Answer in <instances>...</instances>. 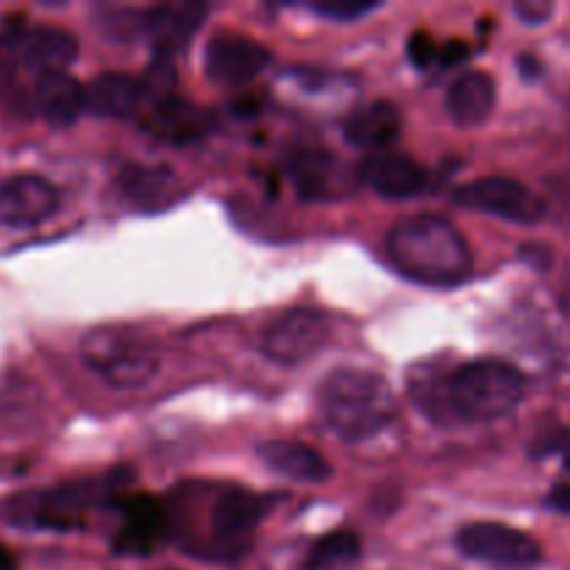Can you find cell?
Instances as JSON below:
<instances>
[{
	"mask_svg": "<svg viewBox=\"0 0 570 570\" xmlns=\"http://www.w3.org/2000/svg\"><path fill=\"white\" fill-rule=\"evenodd\" d=\"M387 256L401 276L426 287H456L473 273L471 245L440 215L395 223L387 234Z\"/></svg>",
	"mask_w": 570,
	"mask_h": 570,
	"instance_id": "cell-1",
	"label": "cell"
},
{
	"mask_svg": "<svg viewBox=\"0 0 570 570\" xmlns=\"http://www.w3.org/2000/svg\"><path fill=\"white\" fill-rule=\"evenodd\" d=\"M317 412L337 438L362 443L382 434L399 417V401L379 373L340 367L317 387Z\"/></svg>",
	"mask_w": 570,
	"mask_h": 570,
	"instance_id": "cell-2",
	"label": "cell"
},
{
	"mask_svg": "<svg viewBox=\"0 0 570 570\" xmlns=\"http://www.w3.org/2000/svg\"><path fill=\"white\" fill-rule=\"evenodd\" d=\"M523 395H527L523 373L499 360L468 362L454 367L449 379V401L456 421H499L521 406Z\"/></svg>",
	"mask_w": 570,
	"mask_h": 570,
	"instance_id": "cell-3",
	"label": "cell"
},
{
	"mask_svg": "<svg viewBox=\"0 0 570 570\" xmlns=\"http://www.w3.org/2000/svg\"><path fill=\"white\" fill-rule=\"evenodd\" d=\"M267 515V501L248 488L217 490L209 507V532L189 554L212 562H239L250 551L254 532Z\"/></svg>",
	"mask_w": 570,
	"mask_h": 570,
	"instance_id": "cell-4",
	"label": "cell"
},
{
	"mask_svg": "<svg viewBox=\"0 0 570 570\" xmlns=\"http://www.w3.org/2000/svg\"><path fill=\"white\" fill-rule=\"evenodd\" d=\"M81 360L104 382L120 390L145 387L159 373V354L154 343L137 332L117 326L92 328L81 340Z\"/></svg>",
	"mask_w": 570,
	"mask_h": 570,
	"instance_id": "cell-5",
	"label": "cell"
},
{
	"mask_svg": "<svg viewBox=\"0 0 570 570\" xmlns=\"http://www.w3.org/2000/svg\"><path fill=\"white\" fill-rule=\"evenodd\" d=\"M117 501L120 499H117L115 479H104V482H67L14 501L17 510L11 515H14V521L28 523V527L70 532V529H81L87 523V512L92 507H117Z\"/></svg>",
	"mask_w": 570,
	"mask_h": 570,
	"instance_id": "cell-6",
	"label": "cell"
},
{
	"mask_svg": "<svg viewBox=\"0 0 570 570\" xmlns=\"http://www.w3.org/2000/svg\"><path fill=\"white\" fill-rule=\"evenodd\" d=\"M456 549L479 566L499 570H532L543 562V549L532 534L507 523H471L456 532Z\"/></svg>",
	"mask_w": 570,
	"mask_h": 570,
	"instance_id": "cell-7",
	"label": "cell"
},
{
	"mask_svg": "<svg viewBox=\"0 0 570 570\" xmlns=\"http://www.w3.org/2000/svg\"><path fill=\"white\" fill-rule=\"evenodd\" d=\"M454 200L465 209L501 217V220L518 223V226H534L546 215V204L540 200V195H534L527 184L515 181V178H476L456 189Z\"/></svg>",
	"mask_w": 570,
	"mask_h": 570,
	"instance_id": "cell-8",
	"label": "cell"
},
{
	"mask_svg": "<svg viewBox=\"0 0 570 570\" xmlns=\"http://www.w3.org/2000/svg\"><path fill=\"white\" fill-rule=\"evenodd\" d=\"M332 340V321L315 309H293L267 323L262 332V351L278 365H301L326 348Z\"/></svg>",
	"mask_w": 570,
	"mask_h": 570,
	"instance_id": "cell-9",
	"label": "cell"
},
{
	"mask_svg": "<svg viewBox=\"0 0 570 570\" xmlns=\"http://www.w3.org/2000/svg\"><path fill=\"white\" fill-rule=\"evenodd\" d=\"M284 167H287L295 193L304 200L345 198L360 181V170L354 173L332 150L315 148V145H301V148L289 150Z\"/></svg>",
	"mask_w": 570,
	"mask_h": 570,
	"instance_id": "cell-10",
	"label": "cell"
},
{
	"mask_svg": "<svg viewBox=\"0 0 570 570\" xmlns=\"http://www.w3.org/2000/svg\"><path fill=\"white\" fill-rule=\"evenodd\" d=\"M120 529L115 534V554L120 557H150L167 543L173 534L170 510L150 495H131L117 501Z\"/></svg>",
	"mask_w": 570,
	"mask_h": 570,
	"instance_id": "cell-11",
	"label": "cell"
},
{
	"mask_svg": "<svg viewBox=\"0 0 570 570\" xmlns=\"http://www.w3.org/2000/svg\"><path fill=\"white\" fill-rule=\"evenodd\" d=\"M59 212V189L42 176L20 173L0 181V228H33Z\"/></svg>",
	"mask_w": 570,
	"mask_h": 570,
	"instance_id": "cell-12",
	"label": "cell"
},
{
	"mask_svg": "<svg viewBox=\"0 0 570 570\" xmlns=\"http://www.w3.org/2000/svg\"><path fill=\"white\" fill-rule=\"evenodd\" d=\"M271 65V50L245 33L220 31L206 45V72L212 81L239 87L259 76Z\"/></svg>",
	"mask_w": 570,
	"mask_h": 570,
	"instance_id": "cell-13",
	"label": "cell"
},
{
	"mask_svg": "<svg viewBox=\"0 0 570 570\" xmlns=\"http://www.w3.org/2000/svg\"><path fill=\"white\" fill-rule=\"evenodd\" d=\"M360 181L387 200H406L429 187V173L404 154H367L360 165Z\"/></svg>",
	"mask_w": 570,
	"mask_h": 570,
	"instance_id": "cell-14",
	"label": "cell"
},
{
	"mask_svg": "<svg viewBox=\"0 0 570 570\" xmlns=\"http://www.w3.org/2000/svg\"><path fill=\"white\" fill-rule=\"evenodd\" d=\"M206 17L204 3H181V6H156L145 9L142 17V37L154 42L156 53L170 59L176 50L189 42L198 26Z\"/></svg>",
	"mask_w": 570,
	"mask_h": 570,
	"instance_id": "cell-15",
	"label": "cell"
},
{
	"mask_svg": "<svg viewBox=\"0 0 570 570\" xmlns=\"http://www.w3.org/2000/svg\"><path fill=\"white\" fill-rule=\"evenodd\" d=\"M78 59V42L70 31L53 26L26 28L20 39V65L26 70L48 76V72H67V67Z\"/></svg>",
	"mask_w": 570,
	"mask_h": 570,
	"instance_id": "cell-16",
	"label": "cell"
},
{
	"mask_svg": "<svg viewBox=\"0 0 570 570\" xmlns=\"http://www.w3.org/2000/svg\"><path fill=\"white\" fill-rule=\"evenodd\" d=\"M345 142L367 154H382L399 139L401 134V111L390 100H371L351 111L343 126Z\"/></svg>",
	"mask_w": 570,
	"mask_h": 570,
	"instance_id": "cell-17",
	"label": "cell"
},
{
	"mask_svg": "<svg viewBox=\"0 0 570 570\" xmlns=\"http://www.w3.org/2000/svg\"><path fill=\"white\" fill-rule=\"evenodd\" d=\"M145 126H148L154 137L165 139V142L189 145L209 134L212 117L195 104H189V100L173 95V98H165L150 106Z\"/></svg>",
	"mask_w": 570,
	"mask_h": 570,
	"instance_id": "cell-18",
	"label": "cell"
},
{
	"mask_svg": "<svg viewBox=\"0 0 570 570\" xmlns=\"http://www.w3.org/2000/svg\"><path fill=\"white\" fill-rule=\"evenodd\" d=\"M178 181L170 167L161 165H126L120 170V193L131 206L142 212H159L178 200Z\"/></svg>",
	"mask_w": 570,
	"mask_h": 570,
	"instance_id": "cell-19",
	"label": "cell"
},
{
	"mask_svg": "<svg viewBox=\"0 0 570 570\" xmlns=\"http://www.w3.org/2000/svg\"><path fill=\"white\" fill-rule=\"evenodd\" d=\"M259 460L271 468L276 476L301 484H321L332 476V465L323 460L321 451L298 440H271L259 449Z\"/></svg>",
	"mask_w": 570,
	"mask_h": 570,
	"instance_id": "cell-20",
	"label": "cell"
},
{
	"mask_svg": "<svg viewBox=\"0 0 570 570\" xmlns=\"http://www.w3.org/2000/svg\"><path fill=\"white\" fill-rule=\"evenodd\" d=\"M33 104L50 126L65 128L87 111V89L70 72H48V76L37 78Z\"/></svg>",
	"mask_w": 570,
	"mask_h": 570,
	"instance_id": "cell-21",
	"label": "cell"
},
{
	"mask_svg": "<svg viewBox=\"0 0 570 570\" xmlns=\"http://www.w3.org/2000/svg\"><path fill=\"white\" fill-rule=\"evenodd\" d=\"M495 106V81L488 72L471 70L445 92V109L460 126H482Z\"/></svg>",
	"mask_w": 570,
	"mask_h": 570,
	"instance_id": "cell-22",
	"label": "cell"
},
{
	"mask_svg": "<svg viewBox=\"0 0 570 570\" xmlns=\"http://www.w3.org/2000/svg\"><path fill=\"white\" fill-rule=\"evenodd\" d=\"M142 100V81L126 76V72H104L87 87V109L98 117H109V120L131 117Z\"/></svg>",
	"mask_w": 570,
	"mask_h": 570,
	"instance_id": "cell-23",
	"label": "cell"
},
{
	"mask_svg": "<svg viewBox=\"0 0 570 570\" xmlns=\"http://www.w3.org/2000/svg\"><path fill=\"white\" fill-rule=\"evenodd\" d=\"M362 554L360 534L340 529V532H328L317 540L306 554L304 570H348L356 566Z\"/></svg>",
	"mask_w": 570,
	"mask_h": 570,
	"instance_id": "cell-24",
	"label": "cell"
},
{
	"mask_svg": "<svg viewBox=\"0 0 570 570\" xmlns=\"http://www.w3.org/2000/svg\"><path fill=\"white\" fill-rule=\"evenodd\" d=\"M26 33L22 22L17 17L6 20L0 31V89H6L14 78V61H20V39Z\"/></svg>",
	"mask_w": 570,
	"mask_h": 570,
	"instance_id": "cell-25",
	"label": "cell"
},
{
	"mask_svg": "<svg viewBox=\"0 0 570 570\" xmlns=\"http://www.w3.org/2000/svg\"><path fill=\"white\" fill-rule=\"evenodd\" d=\"M376 6L379 3H371V0H315V3H312V11L321 17H328V20L351 22L371 14Z\"/></svg>",
	"mask_w": 570,
	"mask_h": 570,
	"instance_id": "cell-26",
	"label": "cell"
},
{
	"mask_svg": "<svg viewBox=\"0 0 570 570\" xmlns=\"http://www.w3.org/2000/svg\"><path fill=\"white\" fill-rule=\"evenodd\" d=\"M438 45L432 42V37L423 31H417L415 37L410 39V59L415 61L417 67H429L434 59H438Z\"/></svg>",
	"mask_w": 570,
	"mask_h": 570,
	"instance_id": "cell-27",
	"label": "cell"
},
{
	"mask_svg": "<svg viewBox=\"0 0 570 570\" xmlns=\"http://www.w3.org/2000/svg\"><path fill=\"white\" fill-rule=\"evenodd\" d=\"M515 11L523 17V20L529 22V26H540V22L549 20L551 11H554V6L543 3V0H540V3H518Z\"/></svg>",
	"mask_w": 570,
	"mask_h": 570,
	"instance_id": "cell-28",
	"label": "cell"
},
{
	"mask_svg": "<svg viewBox=\"0 0 570 570\" xmlns=\"http://www.w3.org/2000/svg\"><path fill=\"white\" fill-rule=\"evenodd\" d=\"M549 507H554L562 515H570V484H560V488L551 490Z\"/></svg>",
	"mask_w": 570,
	"mask_h": 570,
	"instance_id": "cell-29",
	"label": "cell"
},
{
	"mask_svg": "<svg viewBox=\"0 0 570 570\" xmlns=\"http://www.w3.org/2000/svg\"><path fill=\"white\" fill-rule=\"evenodd\" d=\"M560 309H562V315H566V321L570 323V267H568L566 278H562V287H560Z\"/></svg>",
	"mask_w": 570,
	"mask_h": 570,
	"instance_id": "cell-30",
	"label": "cell"
},
{
	"mask_svg": "<svg viewBox=\"0 0 570 570\" xmlns=\"http://www.w3.org/2000/svg\"><path fill=\"white\" fill-rule=\"evenodd\" d=\"M0 570H17L14 557H11V551L3 549V546H0Z\"/></svg>",
	"mask_w": 570,
	"mask_h": 570,
	"instance_id": "cell-31",
	"label": "cell"
}]
</instances>
